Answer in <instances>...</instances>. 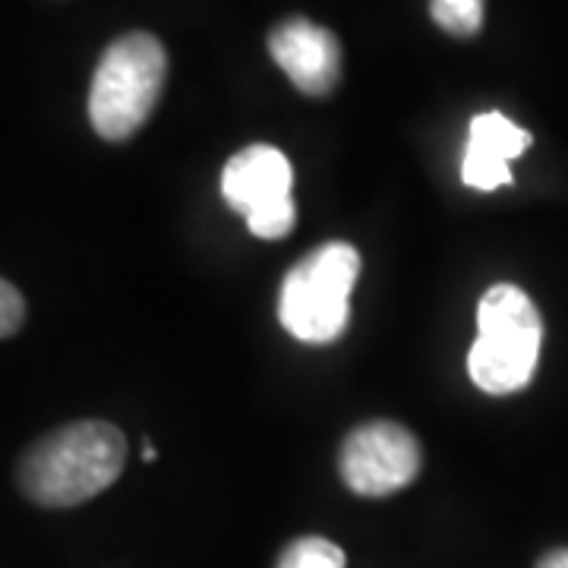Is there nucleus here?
<instances>
[{
	"instance_id": "obj_1",
	"label": "nucleus",
	"mask_w": 568,
	"mask_h": 568,
	"mask_svg": "<svg viewBox=\"0 0 568 568\" xmlns=\"http://www.w3.org/2000/svg\"><path fill=\"white\" fill-rule=\"evenodd\" d=\"M126 439L104 420H80L48 433L22 455L20 489L44 508L89 503L121 477Z\"/></svg>"
},
{
	"instance_id": "obj_2",
	"label": "nucleus",
	"mask_w": 568,
	"mask_h": 568,
	"mask_svg": "<svg viewBox=\"0 0 568 568\" xmlns=\"http://www.w3.org/2000/svg\"><path fill=\"white\" fill-rule=\"evenodd\" d=\"M544 345V320L518 284L499 282L477 306V342L467 354V373L487 395L528 388Z\"/></svg>"
},
{
	"instance_id": "obj_3",
	"label": "nucleus",
	"mask_w": 568,
	"mask_h": 568,
	"mask_svg": "<svg viewBox=\"0 0 568 568\" xmlns=\"http://www.w3.org/2000/svg\"><path fill=\"white\" fill-rule=\"evenodd\" d=\"M168 77V51L149 32L108 44L89 92V121L102 140H130L155 111Z\"/></svg>"
},
{
	"instance_id": "obj_4",
	"label": "nucleus",
	"mask_w": 568,
	"mask_h": 568,
	"mask_svg": "<svg viewBox=\"0 0 568 568\" xmlns=\"http://www.w3.org/2000/svg\"><path fill=\"white\" fill-rule=\"evenodd\" d=\"M361 275V253L345 241H328L306 253L282 284L278 320L306 345L342 338L351 320V291Z\"/></svg>"
},
{
	"instance_id": "obj_5",
	"label": "nucleus",
	"mask_w": 568,
	"mask_h": 568,
	"mask_svg": "<svg viewBox=\"0 0 568 568\" xmlns=\"http://www.w3.org/2000/svg\"><path fill=\"white\" fill-rule=\"evenodd\" d=\"M294 168L275 145H246L222 171V196L263 241H282L297 224Z\"/></svg>"
},
{
	"instance_id": "obj_6",
	"label": "nucleus",
	"mask_w": 568,
	"mask_h": 568,
	"mask_svg": "<svg viewBox=\"0 0 568 568\" xmlns=\"http://www.w3.org/2000/svg\"><path fill=\"white\" fill-rule=\"evenodd\" d=\"M424 467L417 436L395 420H369L354 426L342 443L338 470L357 496H392L410 487Z\"/></svg>"
},
{
	"instance_id": "obj_7",
	"label": "nucleus",
	"mask_w": 568,
	"mask_h": 568,
	"mask_svg": "<svg viewBox=\"0 0 568 568\" xmlns=\"http://www.w3.org/2000/svg\"><path fill=\"white\" fill-rule=\"evenodd\" d=\"M268 54L304 95L323 99L342 80V44L320 22L291 17L268 36Z\"/></svg>"
},
{
	"instance_id": "obj_8",
	"label": "nucleus",
	"mask_w": 568,
	"mask_h": 568,
	"mask_svg": "<svg viewBox=\"0 0 568 568\" xmlns=\"http://www.w3.org/2000/svg\"><path fill=\"white\" fill-rule=\"evenodd\" d=\"M528 145V130L508 121L506 114H499V111L477 114L470 121V130H467L462 181L470 190H484V193L508 186L511 183V168H508V162L518 159Z\"/></svg>"
},
{
	"instance_id": "obj_9",
	"label": "nucleus",
	"mask_w": 568,
	"mask_h": 568,
	"mask_svg": "<svg viewBox=\"0 0 568 568\" xmlns=\"http://www.w3.org/2000/svg\"><path fill=\"white\" fill-rule=\"evenodd\" d=\"M275 568H345V549L325 537H297L282 549Z\"/></svg>"
},
{
	"instance_id": "obj_10",
	"label": "nucleus",
	"mask_w": 568,
	"mask_h": 568,
	"mask_svg": "<svg viewBox=\"0 0 568 568\" xmlns=\"http://www.w3.org/2000/svg\"><path fill=\"white\" fill-rule=\"evenodd\" d=\"M429 17L448 36L470 39L484 26V0H433Z\"/></svg>"
},
{
	"instance_id": "obj_11",
	"label": "nucleus",
	"mask_w": 568,
	"mask_h": 568,
	"mask_svg": "<svg viewBox=\"0 0 568 568\" xmlns=\"http://www.w3.org/2000/svg\"><path fill=\"white\" fill-rule=\"evenodd\" d=\"M0 335L3 338H10V335H17L22 325V316H26V304H22V294L13 287L10 282L0 284Z\"/></svg>"
},
{
	"instance_id": "obj_12",
	"label": "nucleus",
	"mask_w": 568,
	"mask_h": 568,
	"mask_svg": "<svg viewBox=\"0 0 568 568\" xmlns=\"http://www.w3.org/2000/svg\"><path fill=\"white\" fill-rule=\"evenodd\" d=\"M537 568H568V549H549L547 556H540Z\"/></svg>"
},
{
	"instance_id": "obj_13",
	"label": "nucleus",
	"mask_w": 568,
	"mask_h": 568,
	"mask_svg": "<svg viewBox=\"0 0 568 568\" xmlns=\"http://www.w3.org/2000/svg\"><path fill=\"white\" fill-rule=\"evenodd\" d=\"M142 462H155V448L145 446V452H142Z\"/></svg>"
}]
</instances>
